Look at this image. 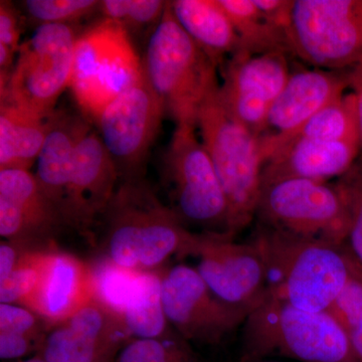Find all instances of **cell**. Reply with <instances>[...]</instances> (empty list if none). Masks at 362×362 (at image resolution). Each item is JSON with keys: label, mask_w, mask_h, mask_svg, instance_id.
I'll use <instances>...</instances> for the list:
<instances>
[{"label": "cell", "mask_w": 362, "mask_h": 362, "mask_svg": "<svg viewBox=\"0 0 362 362\" xmlns=\"http://www.w3.org/2000/svg\"><path fill=\"white\" fill-rule=\"evenodd\" d=\"M99 228L101 256L138 272L159 270L173 256H192L201 235L185 228L144 176L120 180Z\"/></svg>", "instance_id": "obj_1"}, {"label": "cell", "mask_w": 362, "mask_h": 362, "mask_svg": "<svg viewBox=\"0 0 362 362\" xmlns=\"http://www.w3.org/2000/svg\"><path fill=\"white\" fill-rule=\"evenodd\" d=\"M267 295L303 310L328 311L354 273L341 247L259 226Z\"/></svg>", "instance_id": "obj_2"}, {"label": "cell", "mask_w": 362, "mask_h": 362, "mask_svg": "<svg viewBox=\"0 0 362 362\" xmlns=\"http://www.w3.org/2000/svg\"><path fill=\"white\" fill-rule=\"evenodd\" d=\"M242 362L282 356L300 362H358L328 311L312 312L266 296L244 324Z\"/></svg>", "instance_id": "obj_3"}, {"label": "cell", "mask_w": 362, "mask_h": 362, "mask_svg": "<svg viewBox=\"0 0 362 362\" xmlns=\"http://www.w3.org/2000/svg\"><path fill=\"white\" fill-rule=\"evenodd\" d=\"M143 69L150 87L175 125L197 126L202 105L221 88L218 68L181 28L169 1L150 35Z\"/></svg>", "instance_id": "obj_4"}, {"label": "cell", "mask_w": 362, "mask_h": 362, "mask_svg": "<svg viewBox=\"0 0 362 362\" xmlns=\"http://www.w3.org/2000/svg\"><path fill=\"white\" fill-rule=\"evenodd\" d=\"M197 130L228 204L226 235L235 239L256 216L264 161L259 137L226 109L220 90L202 105Z\"/></svg>", "instance_id": "obj_5"}, {"label": "cell", "mask_w": 362, "mask_h": 362, "mask_svg": "<svg viewBox=\"0 0 362 362\" xmlns=\"http://www.w3.org/2000/svg\"><path fill=\"white\" fill-rule=\"evenodd\" d=\"M143 76V61L120 23L103 18L78 35L69 88L88 120L96 121Z\"/></svg>", "instance_id": "obj_6"}, {"label": "cell", "mask_w": 362, "mask_h": 362, "mask_svg": "<svg viewBox=\"0 0 362 362\" xmlns=\"http://www.w3.org/2000/svg\"><path fill=\"white\" fill-rule=\"evenodd\" d=\"M259 226L341 247L349 226V204L341 183L289 178L263 185Z\"/></svg>", "instance_id": "obj_7"}, {"label": "cell", "mask_w": 362, "mask_h": 362, "mask_svg": "<svg viewBox=\"0 0 362 362\" xmlns=\"http://www.w3.org/2000/svg\"><path fill=\"white\" fill-rule=\"evenodd\" d=\"M197 126L175 125L162 163V177L171 209L183 223L204 232L228 230V204L220 180Z\"/></svg>", "instance_id": "obj_8"}, {"label": "cell", "mask_w": 362, "mask_h": 362, "mask_svg": "<svg viewBox=\"0 0 362 362\" xmlns=\"http://www.w3.org/2000/svg\"><path fill=\"white\" fill-rule=\"evenodd\" d=\"M77 37L71 25L37 26L21 44L8 82L0 90L1 103L49 118L70 87Z\"/></svg>", "instance_id": "obj_9"}, {"label": "cell", "mask_w": 362, "mask_h": 362, "mask_svg": "<svg viewBox=\"0 0 362 362\" xmlns=\"http://www.w3.org/2000/svg\"><path fill=\"white\" fill-rule=\"evenodd\" d=\"M290 45L317 69L362 66V0H295Z\"/></svg>", "instance_id": "obj_10"}, {"label": "cell", "mask_w": 362, "mask_h": 362, "mask_svg": "<svg viewBox=\"0 0 362 362\" xmlns=\"http://www.w3.org/2000/svg\"><path fill=\"white\" fill-rule=\"evenodd\" d=\"M161 297L168 323L178 335L213 346L244 325L252 311L223 301L197 269L185 265L161 269Z\"/></svg>", "instance_id": "obj_11"}, {"label": "cell", "mask_w": 362, "mask_h": 362, "mask_svg": "<svg viewBox=\"0 0 362 362\" xmlns=\"http://www.w3.org/2000/svg\"><path fill=\"white\" fill-rule=\"evenodd\" d=\"M164 115L163 106L144 75L98 117V134L120 180L144 176L145 161Z\"/></svg>", "instance_id": "obj_12"}, {"label": "cell", "mask_w": 362, "mask_h": 362, "mask_svg": "<svg viewBox=\"0 0 362 362\" xmlns=\"http://www.w3.org/2000/svg\"><path fill=\"white\" fill-rule=\"evenodd\" d=\"M120 175L98 132L78 145L59 213L66 228L97 247L96 228L115 194Z\"/></svg>", "instance_id": "obj_13"}, {"label": "cell", "mask_w": 362, "mask_h": 362, "mask_svg": "<svg viewBox=\"0 0 362 362\" xmlns=\"http://www.w3.org/2000/svg\"><path fill=\"white\" fill-rule=\"evenodd\" d=\"M192 256L209 289L226 303L254 310L265 299V259L254 240L235 243L223 233L204 232Z\"/></svg>", "instance_id": "obj_14"}, {"label": "cell", "mask_w": 362, "mask_h": 362, "mask_svg": "<svg viewBox=\"0 0 362 362\" xmlns=\"http://www.w3.org/2000/svg\"><path fill=\"white\" fill-rule=\"evenodd\" d=\"M287 54H250L240 49L221 66L220 95L223 104L258 137L265 130L272 105L291 76Z\"/></svg>", "instance_id": "obj_15"}, {"label": "cell", "mask_w": 362, "mask_h": 362, "mask_svg": "<svg viewBox=\"0 0 362 362\" xmlns=\"http://www.w3.org/2000/svg\"><path fill=\"white\" fill-rule=\"evenodd\" d=\"M132 340L121 319L93 299L49 328L37 356L47 362H116Z\"/></svg>", "instance_id": "obj_16"}, {"label": "cell", "mask_w": 362, "mask_h": 362, "mask_svg": "<svg viewBox=\"0 0 362 362\" xmlns=\"http://www.w3.org/2000/svg\"><path fill=\"white\" fill-rule=\"evenodd\" d=\"M347 88L349 70L316 68L292 73L272 105L265 130L259 137L265 163L281 143L297 132L324 107L342 97Z\"/></svg>", "instance_id": "obj_17"}, {"label": "cell", "mask_w": 362, "mask_h": 362, "mask_svg": "<svg viewBox=\"0 0 362 362\" xmlns=\"http://www.w3.org/2000/svg\"><path fill=\"white\" fill-rule=\"evenodd\" d=\"M63 221L30 170H0V235L21 247L54 244Z\"/></svg>", "instance_id": "obj_18"}, {"label": "cell", "mask_w": 362, "mask_h": 362, "mask_svg": "<svg viewBox=\"0 0 362 362\" xmlns=\"http://www.w3.org/2000/svg\"><path fill=\"white\" fill-rule=\"evenodd\" d=\"M93 299L90 263L61 251L56 245L49 252L39 287L25 308L37 314L51 328Z\"/></svg>", "instance_id": "obj_19"}, {"label": "cell", "mask_w": 362, "mask_h": 362, "mask_svg": "<svg viewBox=\"0 0 362 362\" xmlns=\"http://www.w3.org/2000/svg\"><path fill=\"white\" fill-rule=\"evenodd\" d=\"M359 151V140H291L266 162L262 187L289 178L327 182L346 175Z\"/></svg>", "instance_id": "obj_20"}, {"label": "cell", "mask_w": 362, "mask_h": 362, "mask_svg": "<svg viewBox=\"0 0 362 362\" xmlns=\"http://www.w3.org/2000/svg\"><path fill=\"white\" fill-rule=\"evenodd\" d=\"M47 122L49 131L37 157L35 175L59 213L78 145L92 129L84 115L66 110L54 111Z\"/></svg>", "instance_id": "obj_21"}, {"label": "cell", "mask_w": 362, "mask_h": 362, "mask_svg": "<svg viewBox=\"0 0 362 362\" xmlns=\"http://www.w3.org/2000/svg\"><path fill=\"white\" fill-rule=\"evenodd\" d=\"M169 6L183 30L216 68L242 49L240 37L218 0H175Z\"/></svg>", "instance_id": "obj_22"}, {"label": "cell", "mask_w": 362, "mask_h": 362, "mask_svg": "<svg viewBox=\"0 0 362 362\" xmlns=\"http://www.w3.org/2000/svg\"><path fill=\"white\" fill-rule=\"evenodd\" d=\"M49 131L47 119L13 106H0V170H30L37 162Z\"/></svg>", "instance_id": "obj_23"}, {"label": "cell", "mask_w": 362, "mask_h": 362, "mask_svg": "<svg viewBox=\"0 0 362 362\" xmlns=\"http://www.w3.org/2000/svg\"><path fill=\"white\" fill-rule=\"evenodd\" d=\"M120 319L133 340L154 339L175 332L162 304L161 269L140 272Z\"/></svg>", "instance_id": "obj_24"}, {"label": "cell", "mask_w": 362, "mask_h": 362, "mask_svg": "<svg viewBox=\"0 0 362 362\" xmlns=\"http://www.w3.org/2000/svg\"><path fill=\"white\" fill-rule=\"evenodd\" d=\"M240 37L242 51L250 54H292L290 40L272 23L254 0H218Z\"/></svg>", "instance_id": "obj_25"}, {"label": "cell", "mask_w": 362, "mask_h": 362, "mask_svg": "<svg viewBox=\"0 0 362 362\" xmlns=\"http://www.w3.org/2000/svg\"><path fill=\"white\" fill-rule=\"evenodd\" d=\"M49 327L35 312L13 304H0V358L13 361L39 354Z\"/></svg>", "instance_id": "obj_26"}, {"label": "cell", "mask_w": 362, "mask_h": 362, "mask_svg": "<svg viewBox=\"0 0 362 362\" xmlns=\"http://www.w3.org/2000/svg\"><path fill=\"white\" fill-rule=\"evenodd\" d=\"M295 139L324 141L359 140L356 97L354 93L344 94L337 101L324 107L322 110L309 119L297 132L281 143L273 156L282 148L286 143Z\"/></svg>", "instance_id": "obj_27"}, {"label": "cell", "mask_w": 362, "mask_h": 362, "mask_svg": "<svg viewBox=\"0 0 362 362\" xmlns=\"http://www.w3.org/2000/svg\"><path fill=\"white\" fill-rule=\"evenodd\" d=\"M56 243L44 247H21L11 275L0 281V302L26 307L39 287L47 258Z\"/></svg>", "instance_id": "obj_28"}, {"label": "cell", "mask_w": 362, "mask_h": 362, "mask_svg": "<svg viewBox=\"0 0 362 362\" xmlns=\"http://www.w3.org/2000/svg\"><path fill=\"white\" fill-rule=\"evenodd\" d=\"M94 299L120 318L140 272L117 265L101 256L90 263Z\"/></svg>", "instance_id": "obj_29"}, {"label": "cell", "mask_w": 362, "mask_h": 362, "mask_svg": "<svg viewBox=\"0 0 362 362\" xmlns=\"http://www.w3.org/2000/svg\"><path fill=\"white\" fill-rule=\"evenodd\" d=\"M116 362H206L177 333L154 339H134L119 354Z\"/></svg>", "instance_id": "obj_30"}, {"label": "cell", "mask_w": 362, "mask_h": 362, "mask_svg": "<svg viewBox=\"0 0 362 362\" xmlns=\"http://www.w3.org/2000/svg\"><path fill=\"white\" fill-rule=\"evenodd\" d=\"M168 1L162 0H103L98 13L105 20L116 21L128 33L156 28L165 11Z\"/></svg>", "instance_id": "obj_31"}, {"label": "cell", "mask_w": 362, "mask_h": 362, "mask_svg": "<svg viewBox=\"0 0 362 362\" xmlns=\"http://www.w3.org/2000/svg\"><path fill=\"white\" fill-rule=\"evenodd\" d=\"M328 312L341 325L357 361L362 362V276L354 271Z\"/></svg>", "instance_id": "obj_32"}, {"label": "cell", "mask_w": 362, "mask_h": 362, "mask_svg": "<svg viewBox=\"0 0 362 362\" xmlns=\"http://www.w3.org/2000/svg\"><path fill=\"white\" fill-rule=\"evenodd\" d=\"M340 183L346 194L350 214L341 249L354 271L362 276V169H350Z\"/></svg>", "instance_id": "obj_33"}, {"label": "cell", "mask_w": 362, "mask_h": 362, "mask_svg": "<svg viewBox=\"0 0 362 362\" xmlns=\"http://www.w3.org/2000/svg\"><path fill=\"white\" fill-rule=\"evenodd\" d=\"M96 0H26L25 13L37 26L42 25H71L90 14L98 13Z\"/></svg>", "instance_id": "obj_34"}, {"label": "cell", "mask_w": 362, "mask_h": 362, "mask_svg": "<svg viewBox=\"0 0 362 362\" xmlns=\"http://www.w3.org/2000/svg\"><path fill=\"white\" fill-rule=\"evenodd\" d=\"M21 23L18 11L11 1H0V47L18 57L21 49Z\"/></svg>", "instance_id": "obj_35"}, {"label": "cell", "mask_w": 362, "mask_h": 362, "mask_svg": "<svg viewBox=\"0 0 362 362\" xmlns=\"http://www.w3.org/2000/svg\"><path fill=\"white\" fill-rule=\"evenodd\" d=\"M254 2L269 21L284 33L290 40L295 0H254Z\"/></svg>", "instance_id": "obj_36"}, {"label": "cell", "mask_w": 362, "mask_h": 362, "mask_svg": "<svg viewBox=\"0 0 362 362\" xmlns=\"http://www.w3.org/2000/svg\"><path fill=\"white\" fill-rule=\"evenodd\" d=\"M21 247L8 240L0 244V281L8 277L20 257Z\"/></svg>", "instance_id": "obj_37"}, {"label": "cell", "mask_w": 362, "mask_h": 362, "mask_svg": "<svg viewBox=\"0 0 362 362\" xmlns=\"http://www.w3.org/2000/svg\"><path fill=\"white\" fill-rule=\"evenodd\" d=\"M349 88L356 97L357 128L362 150V66L349 70Z\"/></svg>", "instance_id": "obj_38"}, {"label": "cell", "mask_w": 362, "mask_h": 362, "mask_svg": "<svg viewBox=\"0 0 362 362\" xmlns=\"http://www.w3.org/2000/svg\"><path fill=\"white\" fill-rule=\"evenodd\" d=\"M6 362H47L45 359L42 358V356H33L28 359H18V361H6Z\"/></svg>", "instance_id": "obj_39"}, {"label": "cell", "mask_w": 362, "mask_h": 362, "mask_svg": "<svg viewBox=\"0 0 362 362\" xmlns=\"http://www.w3.org/2000/svg\"><path fill=\"white\" fill-rule=\"evenodd\" d=\"M252 362H276V361H266L265 359H264V361H252Z\"/></svg>", "instance_id": "obj_40"}, {"label": "cell", "mask_w": 362, "mask_h": 362, "mask_svg": "<svg viewBox=\"0 0 362 362\" xmlns=\"http://www.w3.org/2000/svg\"><path fill=\"white\" fill-rule=\"evenodd\" d=\"M362 169V168H361Z\"/></svg>", "instance_id": "obj_41"}]
</instances>
